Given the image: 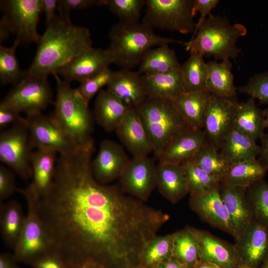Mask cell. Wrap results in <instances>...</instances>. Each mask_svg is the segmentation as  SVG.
<instances>
[{
  "mask_svg": "<svg viewBox=\"0 0 268 268\" xmlns=\"http://www.w3.org/2000/svg\"><path fill=\"white\" fill-rule=\"evenodd\" d=\"M192 159L198 166L219 182L230 166L220 151L207 142L200 148Z\"/></svg>",
  "mask_w": 268,
  "mask_h": 268,
  "instance_id": "obj_37",
  "label": "cell"
},
{
  "mask_svg": "<svg viewBox=\"0 0 268 268\" xmlns=\"http://www.w3.org/2000/svg\"><path fill=\"white\" fill-rule=\"evenodd\" d=\"M164 268H187L181 264L173 257H172L162 264Z\"/></svg>",
  "mask_w": 268,
  "mask_h": 268,
  "instance_id": "obj_54",
  "label": "cell"
},
{
  "mask_svg": "<svg viewBox=\"0 0 268 268\" xmlns=\"http://www.w3.org/2000/svg\"><path fill=\"white\" fill-rule=\"evenodd\" d=\"M13 256L6 253L0 255V268H19Z\"/></svg>",
  "mask_w": 268,
  "mask_h": 268,
  "instance_id": "obj_52",
  "label": "cell"
},
{
  "mask_svg": "<svg viewBox=\"0 0 268 268\" xmlns=\"http://www.w3.org/2000/svg\"><path fill=\"white\" fill-rule=\"evenodd\" d=\"M53 75L57 82V94L52 116L80 149H94L92 137L94 118L88 104L76 88H72L57 73Z\"/></svg>",
  "mask_w": 268,
  "mask_h": 268,
  "instance_id": "obj_4",
  "label": "cell"
},
{
  "mask_svg": "<svg viewBox=\"0 0 268 268\" xmlns=\"http://www.w3.org/2000/svg\"><path fill=\"white\" fill-rule=\"evenodd\" d=\"M263 111L265 116V127L268 130V108L265 109Z\"/></svg>",
  "mask_w": 268,
  "mask_h": 268,
  "instance_id": "obj_57",
  "label": "cell"
},
{
  "mask_svg": "<svg viewBox=\"0 0 268 268\" xmlns=\"http://www.w3.org/2000/svg\"><path fill=\"white\" fill-rule=\"evenodd\" d=\"M235 240L243 268H260L268 255V228L253 219Z\"/></svg>",
  "mask_w": 268,
  "mask_h": 268,
  "instance_id": "obj_16",
  "label": "cell"
},
{
  "mask_svg": "<svg viewBox=\"0 0 268 268\" xmlns=\"http://www.w3.org/2000/svg\"><path fill=\"white\" fill-rule=\"evenodd\" d=\"M157 165L148 156H133L119 178L123 193L145 202L156 187Z\"/></svg>",
  "mask_w": 268,
  "mask_h": 268,
  "instance_id": "obj_13",
  "label": "cell"
},
{
  "mask_svg": "<svg viewBox=\"0 0 268 268\" xmlns=\"http://www.w3.org/2000/svg\"><path fill=\"white\" fill-rule=\"evenodd\" d=\"M145 0H106L105 6L124 23L138 22Z\"/></svg>",
  "mask_w": 268,
  "mask_h": 268,
  "instance_id": "obj_42",
  "label": "cell"
},
{
  "mask_svg": "<svg viewBox=\"0 0 268 268\" xmlns=\"http://www.w3.org/2000/svg\"><path fill=\"white\" fill-rule=\"evenodd\" d=\"M20 43L15 40L10 47L0 46V80L1 84L15 85L24 75L20 67L15 51Z\"/></svg>",
  "mask_w": 268,
  "mask_h": 268,
  "instance_id": "obj_40",
  "label": "cell"
},
{
  "mask_svg": "<svg viewBox=\"0 0 268 268\" xmlns=\"http://www.w3.org/2000/svg\"><path fill=\"white\" fill-rule=\"evenodd\" d=\"M25 121L33 149H49L62 155L81 149L52 115L36 113L26 116Z\"/></svg>",
  "mask_w": 268,
  "mask_h": 268,
  "instance_id": "obj_12",
  "label": "cell"
},
{
  "mask_svg": "<svg viewBox=\"0 0 268 268\" xmlns=\"http://www.w3.org/2000/svg\"><path fill=\"white\" fill-rule=\"evenodd\" d=\"M237 90L259 100L261 104H268V70L251 76L247 83L237 88Z\"/></svg>",
  "mask_w": 268,
  "mask_h": 268,
  "instance_id": "obj_44",
  "label": "cell"
},
{
  "mask_svg": "<svg viewBox=\"0 0 268 268\" xmlns=\"http://www.w3.org/2000/svg\"><path fill=\"white\" fill-rule=\"evenodd\" d=\"M238 102L235 98L211 94L204 121L203 131L207 142L220 150L227 135L234 128Z\"/></svg>",
  "mask_w": 268,
  "mask_h": 268,
  "instance_id": "obj_14",
  "label": "cell"
},
{
  "mask_svg": "<svg viewBox=\"0 0 268 268\" xmlns=\"http://www.w3.org/2000/svg\"><path fill=\"white\" fill-rule=\"evenodd\" d=\"M174 235L156 236L149 242L143 256V268H155L172 257Z\"/></svg>",
  "mask_w": 268,
  "mask_h": 268,
  "instance_id": "obj_38",
  "label": "cell"
},
{
  "mask_svg": "<svg viewBox=\"0 0 268 268\" xmlns=\"http://www.w3.org/2000/svg\"><path fill=\"white\" fill-rule=\"evenodd\" d=\"M180 71L185 92L206 91L208 68L202 55L190 52Z\"/></svg>",
  "mask_w": 268,
  "mask_h": 268,
  "instance_id": "obj_36",
  "label": "cell"
},
{
  "mask_svg": "<svg viewBox=\"0 0 268 268\" xmlns=\"http://www.w3.org/2000/svg\"><path fill=\"white\" fill-rule=\"evenodd\" d=\"M195 268H221L216 265L209 263L199 262Z\"/></svg>",
  "mask_w": 268,
  "mask_h": 268,
  "instance_id": "obj_55",
  "label": "cell"
},
{
  "mask_svg": "<svg viewBox=\"0 0 268 268\" xmlns=\"http://www.w3.org/2000/svg\"><path fill=\"white\" fill-rule=\"evenodd\" d=\"M110 43L106 49L112 64L121 69H131L139 65L145 53L155 46L181 41L160 36L153 29L142 23H124L114 24L109 33Z\"/></svg>",
  "mask_w": 268,
  "mask_h": 268,
  "instance_id": "obj_3",
  "label": "cell"
},
{
  "mask_svg": "<svg viewBox=\"0 0 268 268\" xmlns=\"http://www.w3.org/2000/svg\"><path fill=\"white\" fill-rule=\"evenodd\" d=\"M130 109L108 89H102L94 102V120L106 131L112 132Z\"/></svg>",
  "mask_w": 268,
  "mask_h": 268,
  "instance_id": "obj_26",
  "label": "cell"
},
{
  "mask_svg": "<svg viewBox=\"0 0 268 268\" xmlns=\"http://www.w3.org/2000/svg\"><path fill=\"white\" fill-rule=\"evenodd\" d=\"M246 33L244 25L232 24L227 17L211 14L203 21L194 37L184 45L190 52L212 56L215 60H235L241 52L237 45L238 39Z\"/></svg>",
  "mask_w": 268,
  "mask_h": 268,
  "instance_id": "obj_5",
  "label": "cell"
},
{
  "mask_svg": "<svg viewBox=\"0 0 268 268\" xmlns=\"http://www.w3.org/2000/svg\"><path fill=\"white\" fill-rule=\"evenodd\" d=\"M134 110L157 157L176 136L191 129L172 100L147 97Z\"/></svg>",
  "mask_w": 268,
  "mask_h": 268,
  "instance_id": "obj_6",
  "label": "cell"
},
{
  "mask_svg": "<svg viewBox=\"0 0 268 268\" xmlns=\"http://www.w3.org/2000/svg\"><path fill=\"white\" fill-rule=\"evenodd\" d=\"M268 170L257 158L248 160L231 165L220 183L248 188L263 180Z\"/></svg>",
  "mask_w": 268,
  "mask_h": 268,
  "instance_id": "obj_34",
  "label": "cell"
},
{
  "mask_svg": "<svg viewBox=\"0 0 268 268\" xmlns=\"http://www.w3.org/2000/svg\"><path fill=\"white\" fill-rule=\"evenodd\" d=\"M193 229L199 244V262L213 264L221 268H243L234 244L208 231Z\"/></svg>",
  "mask_w": 268,
  "mask_h": 268,
  "instance_id": "obj_18",
  "label": "cell"
},
{
  "mask_svg": "<svg viewBox=\"0 0 268 268\" xmlns=\"http://www.w3.org/2000/svg\"><path fill=\"white\" fill-rule=\"evenodd\" d=\"M12 34L7 24L1 19L0 21V42H3Z\"/></svg>",
  "mask_w": 268,
  "mask_h": 268,
  "instance_id": "obj_53",
  "label": "cell"
},
{
  "mask_svg": "<svg viewBox=\"0 0 268 268\" xmlns=\"http://www.w3.org/2000/svg\"><path fill=\"white\" fill-rule=\"evenodd\" d=\"M107 89L133 109L137 107L147 97L142 75L131 69L115 71Z\"/></svg>",
  "mask_w": 268,
  "mask_h": 268,
  "instance_id": "obj_21",
  "label": "cell"
},
{
  "mask_svg": "<svg viewBox=\"0 0 268 268\" xmlns=\"http://www.w3.org/2000/svg\"><path fill=\"white\" fill-rule=\"evenodd\" d=\"M219 151L231 165L257 158L260 152V146L233 128L224 139Z\"/></svg>",
  "mask_w": 268,
  "mask_h": 268,
  "instance_id": "obj_31",
  "label": "cell"
},
{
  "mask_svg": "<svg viewBox=\"0 0 268 268\" xmlns=\"http://www.w3.org/2000/svg\"><path fill=\"white\" fill-rule=\"evenodd\" d=\"M57 152L49 149H36L30 156L32 181L27 188L38 199L51 189L55 174Z\"/></svg>",
  "mask_w": 268,
  "mask_h": 268,
  "instance_id": "obj_22",
  "label": "cell"
},
{
  "mask_svg": "<svg viewBox=\"0 0 268 268\" xmlns=\"http://www.w3.org/2000/svg\"><path fill=\"white\" fill-rule=\"evenodd\" d=\"M155 268H164L162 266V264L160 265H159L158 266L155 267Z\"/></svg>",
  "mask_w": 268,
  "mask_h": 268,
  "instance_id": "obj_59",
  "label": "cell"
},
{
  "mask_svg": "<svg viewBox=\"0 0 268 268\" xmlns=\"http://www.w3.org/2000/svg\"><path fill=\"white\" fill-rule=\"evenodd\" d=\"M141 75H151L180 70V64L176 54L169 44H164L149 49L139 65Z\"/></svg>",
  "mask_w": 268,
  "mask_h": 268,
  "instance_id": "obj_33",
  "label": "cell"
},
{
  "mask_svg": "<svg viewBox=\"0 0 268 268\" xmlns=\"http://www.w3.org/2000/svg\"><path fill=\"white\" fill-rule=\"evenodd\" d=\"M33 268H70L55 251L46 253L32 261Z\"/></svg>",
  "mask_w": 268,
  "mask_h": 268,
  "instance_id": "obj_47",
  "label": "cell"
},
{
  "mask_svg": "<svg viewBox=\"0 0 268 268\" xmlns=\"http://www.w3.org/2000/svg\"><path fill=\"white\" fill-rule=\"evenodd\" d=\"M181 164L185 171L190 195L204 192L220 183L198 166L192 159Z\"/></svg>",
  "mask_w": 268,
  "mask_h": 268,
  "instance_id": "obj_41",
  "label": "cell"
},
{
  "mask_svg": "<svg viewBox=\"0 0 268 268\" xmlns=\"http://www.w3.org/2000/svg\"><path fill=\"white\" fill-rule=\"evenodd\" d=\"M211 97L207 91L184 92L173 101L191 128L203 130Z\"/></svg>",
  "mask_w": 268,
  "mask_h": 268,
  "instance_id": "obj_27",
  "label": "cell"
},
{
  "mask_svg": "<svg viewBox=\"0 0 268 268\" xmlns=\"http://www.w3.org/2000/svg\"><path fill=\"white\" fill-rule=\"evenodd\" d=\"M130 159L123 147L110 139H104L100 143L96 157L91 160V169L95 179L102 185L119 179Z\"/></svg>",
  "mask_w": 268,
  "mask_h": 268,
  "instance_id": "obj_17",
  "label": "cell"
},
{
  "mask_svg": "<svg viewBox=\"0 0 268 268\" xmlns=\"http://www.w3.org/2000/svg\"><path fill=\"white\" fill-rule=\"evenodd\" d=\"M142 76L147 97L174 101L185 92L180 69Z\"/></svg>",
  "mask_w": 268,
  "mask_h": 268,
  "instance_id": "obj_30",
  "label": "cell"
},
{
  "mask_svg": "<svg viewBox=\"0 0 268 268\" xmlns=\"http://www.w3.org/2000/svg\"><path fill=\"white\" fill-rule=\"evenodd\" d=\"M32 149L25 118L0 133V161L25 180L32 177L30 163Z\"/></svg>",
  "mask_w": 268,
  "mask_h": 268,
  "instance_id": "obj_10",
  "label": "cell"
},
{
  "mask_svg": "<svg viewBox=\"0 0 268 268\" xmlns=\"http://www.w3.org/2000/svg\"><path fill=\"white\" fill-rule=\"evenodd\" d=\"M145 6L142 22L153 29L194 33V0H145Z\"/></svg>",
  "mask_w": 268,
  "mask_h": 268,
  "instance_id": "obj_8",
  "label": "cell"
},
{
  "mask_svg": "<svg viewBox=\"0 0 268 268\" xmlns=\"http://www.w3.org/2000/svg\"><path fill=\"white\" fill-rule=\"evenodd\" d=\"M111 64L112 60L106 49L91 47L63 66L55 73L69 83L72 81L81 82L109 67Z\"/></svg>",
  "mask_w": 268,
  "mask_h": 268,
  "instance_id": "obj_19",
  "label": "cell"
},
{
  "mask_svg": "<svg viewBox=\"0 0 268 268\" xmlns=\"http://www.w3.org/2000/svg\"><path fill=\"white\" fill-rule=\"evenodd\" d=\"M94 149L57 159L52 186L37 202L53 249L70 268H142L146 247L169 216L102 185L91 169Z\"/></svg>",
  "mask_w": 268,
  "mask_h": 268,
  "instance_id": "obj_1",
  "label": "cell"
},
{
  "mask_svg": "<svg viewBox=\"0 0 268 268\" xmlns=\"http://www.w3.org/2000/svg\"><path fill=\"white\" fill-rule=\"evenodd\" d=\"M156 187L173 204L183 199L189 192L182 165L159 162L157 165Z\"/></svg>",
  "mask_w": 268,
  "mask_h": 268,
  "instance_id": "obj_24",
  "label": "cell"
},
{
  "mask_svg": "<svg viewBox=\"0 0 268 268\" xmlns=\"http://www.w3.org/2000/svg\"><path fill=\"white\" fill-rule=\"evenodd\" d=\"M33 61L24 74L47 76L92 47L88 29L72 24L69 16L60 13L37 43Z\"/></svg>",
  "mask_w": 268,
  "mask_h": 268,
  "instance_id": "obj_2",
  "label": "cell"
},
{
  "mask_svg": "<svg viewBox=\"0 0 268 268\" xmlns=\"http://www.w3.org/2000/svg\"><path fill=\"white\" fill-rule=\"evenodd\" d=\"M234 128L255 142L265 134L264 111L257 106L254 98L250 97L246 102H238Z\"/></svg>",
  "mask_w": 268,
  "mask_h": 268,
  "instance_id": "obj_28",
  "label": "cell"
},
{
  "mask_svg": "<svg viewBox=\"0 0 268 268\" xmlns=\"http://www.w3.org/2000/svg\"><path fill=\"white\" fill-rule=\"evenodd\" d=\"M206 142L203 130L191 128L176 136L157 157L160 162L181 164L191 159Z\"/></svg>",
  "mask_w": 268,
  "mask_h": 268,
  "instance_id": "obj_23",
  "label": "cell"
},
{
  "mask_svg": "<svg viewBox=\"0 0 268 268\" xmlns=\"http://www.w3.org/2000/svg\"><path fill=\"white\" fill-rule=\"evenodd\" d=\"M119 138L133 156H148L153 148L134 109L131 108L115 130Z\"/></svg>",
  "mask_w": 268,
  "mask_h": 268,
  "instance_id": "obj_20",
  "label": "cell"
},
{
  "mask_svg": "<svg viewBox=\"0 0 268 268\" xmlns=\"http://www.w3.org/2000/svg\"><path fill=\"white\" fill-rule=\"evenodd\" d=\"M27 203V210L23 227L13 249L16 261L30 264L40 256L54 251L48 230L37 207L38 199L26 187L19 189Z\"/></svg>",
  "mask_w": 268,
  "mask_h": 268,
  "instance_id": "obj_7",
  "label": "cell"
},
{
  "mask_svg": "<svg viewBox=\"0 0 268 268\" xmlns=\"http://www.w3.org/2000/svg\"><path fill=\"white\" fill-rule=\"evenodd\" d=\"M261 145L258 160L268 169V134H265L260 139Z\"/></svg>",
  "mask_w": 268,
  "mask_h": 268,
  "instance_id": "obj_51",
  "label": "cell"
},
{
  "mask_svg": "<svg viewBox=\"0 0 268 268\" xmlns=\"http://www.w3.org/2000/svg\"><path fill=\"white\" fill-rule=\"evenodd\" d=\"M80 268H102L99 266L91 263H86L82 266Z\"/></svg>",
  "mask_w": 268,
  "mask_h": 268,
  "instance_id": "obj_56",
  "label": "cell"
},
{
  "mask_svg": "<svg viewBox=\"0 0 268 268\" xmlns=\"http://www.w3.org/2000/svg\"><path fill=\"white\" fill-rule=\"evenodd\" d=\"M106 0H59L60 13L69 16L73 10L85 9L94 6L105 5Z\"/></svg>",
  "mask_w": 268,
  "mask_h": 268,
  "instance_id": "obj_46",
  "label": "cell"
},
{
  "mask_svg": "<svg viewBox=\"0 0 268 268\" xmlns=\"http://www.w3.org/2000/svg\"><path fill=\"white\" fill-rule=\"evenodd\" d=\"M3 14L1 18L20 43H37V32L42 0H5L0 1Z\"/></svg>",
  "mask_w": 268,
  "mask_h": 268,
  "instance_id": "obj_11",
  "label": "cell"
},
{
  "mask_svg": "<svg viewBox=\"0 0 268 268\" xmlns=\"http://www.w3.org/2000/svg\"><path fill=\"white\" fill-rule=\"evenodd\" d=\"M189 206L202 220L211 226L227 233L235 239L238 237L221 199L219 184L204 192L190 195Z\"/></svg>",
  "mask_w": 268,
  "mask_h": 268,
  "instance_id": "obj_15",
  "label": "cell"
},
{
  "mask_svg": "<svg viewBox=\"0 0 268 268\" xmlns=\"http://www.w3.org/2000/svg\"><path fill=\"white\" fill-rule=\"evenodd\" d=\"M58 8V0H42V12L45 14L46 27L52 24L56 19V11Z\"/></svg>",
  "mask_w": 268,
  "mask_h": 268,
  "instance_id": "obj_50",
  "label": "cell"
},
{
  "mask_svg": "<svg viewBox=\"0 0 268 268\" xmlns=\"http://www.w3.org/2000/svg\"><path fill=\"white\" fill-rule=\"evenodd\" d=\"M172 257L187 268H195L199 262V244L192 227L174 233Z\"/></svg>",
  "mask_w": 268,
  "mask_h": 268,
  "instance_id": "obj_35",
  "label": "cell"
},
{
  "mask_svg": "<svg viewBox=\"0 0 268 268\" xmlns=\"http://www.w3.org/2000/svg\"><path fill=\"white\" fill-rule=\"evenodd\" d=\"M253 219L268 228V183L259 180L247 189Z\"/></svg>",
  "mask_w": 268,
  "mask_h": 268,
  "instance_id": "obj_39",
  "label": "cell"
},
{
  "mask_svg": "<svg viewBox=\"0 0 268 268\" xmlns=\"http://www.w3.org/2000/svg\"><path fill=\"white\" fill-rule=\"evenodd\" d=\"M260 268H268V255L263 262Z\"/></svg>",
  "mask_w": 268,
  "mask_h": 268,
  "instance_id": "obj_58",
  "label": "cell"
},
{
  "mask_svg": "<svg viewBox=\"0 0 268 268\" xmlns=\"http://www.w3.org/2000/svg\"><path fill=\"white\" fill-rule=\"evenodd\" d=\"M12 171L3 165L0 166V202L18 192Z\"/></svg>",
  "mask_w": 268,
  "mask_h": 268,
  "instance_id": "obj_45",
  "label": "cell"
},
{
  "mask_svg": "<svg viewBox=\"0 0 268 268\" xmlns=\"http://www.w3.org/2000/svg\"><path fill=\"white\" fill-rule=\"evenodd\" d=\"M247 189L219 183L221 199L230 215L234 228L238 235L253 220L247 198Z\"/></svg>",
  "mask_w": 268,
  "mask_h": 268,
  "instance_id": "obj_25",
  "label": "cell"
},
{
  "mask_svg": "<svg viewBox=\"0 0 268 268\" xmlns=\"http://www.w3.org/2000/svg\"><path fill=\"white\" fill-rule=\"evenodd\" d=\"M115 71L107 67L80 82L76 88L79 93L88 104L91 99L102 89L108 86L112 80Z\"/></svg>",
  "mask_w": 268,
  "mask_h": 268,
  "instance_id": "obj_43",
  "label": "cell"
},
{
  "mask_svg": "<svg viewBox=\"0 0 268 268\" xmlns=\"http://www.w3.org/2000/svg\"><path fill=\"white\" fill-rule=\"evenodd\" d=\"M25 216L20 203L15 200L0 202V233L5 244L14 249L24 224Z\"/></svg>",
  "mask_w": 268,
  "mask_h": 268,
  "instance_id": "obj_32",
  "label": "cell"
},
{
  "mask_svg": "<svg viewBox=\"0 0 268 268\" xmlns=\"http://www.w3.org/2000/svg\"><path fill=\"white\" fill-rule=\"evenodd\" d=\"M208 76L206 90L214 95L229 98H236L237 88L235 86L230 60H217L207 63Z\"/></svg>",
  "mask_w": 268,
  "mask_h": 268,
  "instance_id": "obj_29",
  "label": "cell"
},
{
  "mask_svg": "<svg viewBox=\"0 0 268 268\" xmlns=\"http://www.w3.org/2000/svg\"><path fill=\"white\" fill-rule=\"evenodd\" d=\"M15 109L1 103L0 104V129L2 130L22 121V118Z\"/></svg>",
  "mask_w": 268,
  "mask_h": 268,
  "instance_id": "obj_49",
  "label": "cell"
},
{
  "mask_svg": "<svg viewBox=\"0 0 268 268\" xmlns=\"http://www.w3.org/2000/svg\"><path fill=\"white\" fill-rule=\"evenodd\" d=\"M219 2L218 0H194V11L196 14L199 12L200 16L196 23V27L191 39L194 37L203 21L211 14V10L216 7Z\"/></svg>",
  "mask_w": 268,
  "mask_h": 268,
  "instance_id": "obj_48",
  "label": "cell"
},
{
  "mask_svg": "<svg viewBox=\"0 0 268 268\" xmlns=\"http://www.w3.org/2000/svg\"><path fill=\"white\" fill-rule=\"evenodd\" d=\"M52 98L47 76L24 74L0 103L27 116L41 113L53 102Z\"/></svg>",
  "mask_w": 268,
  "mask_h": 268,
  "instance_id": "obj_9",
  "label": "cell"
}]
</instances>
